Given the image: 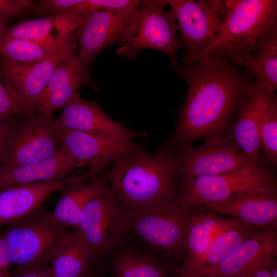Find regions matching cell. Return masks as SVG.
Returning <instances> with one entry per match:
<instances>
[{"label":"cell","mask_w":277,"mask_h":277,"mask_svg":"<svg viewBox=\"0 0 277 277\" xmlns=\"http://www.w3.org/2000/svg\"><path fill=\"white\" fill-rule=\"evenodd\" d=\"M188 84L178 123L169 142L174 147L204 140L227 141V132L238 103L253 81L226 56L205 54L198 61L173 68Z\"/></svg>","instance_id":"obj_1"},{"label":"cell","mask_w":277,"mask_h":277,"mask_svg":"<svg viewBox=\"0 0 277 277\" xmlns=\"http://www.w3.org/2000/svg\"><path fill=\"white\" fill-rule=\"evenodd\" d=\"M175 152L168 142L153 152L142 149L113 163L105 180L126 209L157 202L179 189Z\"/></svg>","instance_id":"obj_2"},{"label":"cell","mask_w":277,"mask_h":277,"mask_svg":"<svg viewBox=\"0 0 277 277\" xmlns=\"http://www.w3.org/2000/svg\"><path fill=\"white\" fill-rule=\"evenodd\" d=\"M194 209L185 202L178 189L157 202L126 209V219L129 230L158 249L166 260H176L185 250Z\"/></svg>","instance_id":"obj_3"},{"label":"cell","mask_w":277,"mask_h":277,"mask_svg":"<svg viewBox=\"0 0 277 277\" xmlns=\"http://www.w3.org/2000/svg\"><path fill=\"white\" fill-rule=\"evenodd\" d=\"M71 232L42 207L8 225L1 235L8 245L14 274L50 265Z\"/></svg>","instance_id":"obj_4"},{"label":"cell","mask_w":277,"mask_h":277,"mask_svg":"<svg viewBox=\"0 0 277 277\" xmlns=\"http://www.w3.org/2000/svg\"><path fill=\"white\" fill-rule=\"evenodd\" d=\"M166 1H141L127 19L115 44L116 52L128 60L138 52L152 49L165 53L173 68L179 64L176 57L182 47L177 36L179 30L171 10L166 11Z\"/></svg>","instance_id":"obj_5"},{"label":"cell","mask_w":277,"mask_h":277,"mask_svg":"<svg viewBox=\"0 0 277 277\" xmlns=\"http://www.w3.org/2000/svg\"><path fill=\"white\" fill-rule=\"evenodd\" d=\"M220 32L204 55H253L261 35L277 21L276 0L222 1Z\"/></svg>","instance_id":"obj_6"},{"label":"cell","mask_w":277,"mask_h":277,"mask_svg":"<svg viewBox=\"0 0 277 277\" xmlns=\"http://www.w3.org/2000/svg\"><path fill=\"white\" fill-rule=\"evenodd\" d=\"M185 202L197 208L232 196L276 191L274 168L250 163L243 168L219 175L196 177L179 185Z\"/></svg>","instance_id":"obj_7"},{"label":"cell","mask_w":277,"mask_h":277,"mask_svg":"<svg viewBox=\"0 0 277 277\" xmlns=\"http://www.w3.org/2000/svg\"><path fill=\"white\" fill-rule=\"evenodd\" d=\"M180 30L183 63L198 61L218 36L224 21L222 1L166 0Z\"/></svg>","instance_id":"obj_8"},{"label":"cell","mask_w":277,"mask_h":277,"mask_svg":"<svg viewBox=\"0 0 277 277\" xmlns=\"http://www.w3.org/2000/svg\"><path fill=\"white\" fill-rule=\"evenodd\" d=\"M76 229L97 259L129 230L126 208L108 185L86 205Z\"/></svg>","instance_id":"obj_9"},{"label":"cell","mask_w":277,"mask_h":277,"mask_svg":"<svg viewBox=\"0 0 277 277\" xmlns=\"http://www.w3.org/2000/svg\"><path fill=\"white\" fill-rule=\"evenodd\" d=\"M77 30L55 52L35 64L22 66L0 57L1 80L24 107L26 117L34 116L37 104L59 62L74 53L77 48Z\"/></svg>","instance_id":"obj_10"},{"label":"cell","mask_w":277,"mask_h":277,"mask_svg":"<svg viewBox=\"0 0 277 277\" xmlns=\"http://www.w3.org/2000/svg\"><path fill=\"white\" fill-rule=\"evenodd\" d=\"M175 164L179 185L196 177L219 175L251 163L232 141L200 146L175 147Z\"/></svg>","instance_id":"obj_11"},{"label":"cell","mask_w":277,"mask_h":277,"mask_svg":"<svg viewBox=\"0 0 277 277\" xmlns=\"http://www.w3.org/2000/svg\"><path fill=\"white\" fill-rule=\"evenodd\" d=\"M62 147L60 130L52 114L23 117L16 126L5 165L18 166L44 160Z\"/></svg>","instance_id":"obj_12"},{"label":"cell","mask_w":277,"mask_h":277,"mask_svg":"<svg viewBox=\"0 0 277 277\" xmlns=\"http://www.w3.org/2000/svg\"><path fill=\"white\" fill-rule=\"evenodd\" d=\"M62 146L94 172L142 150L132 139L59 128Z\"/></svg>","instance_id":"obj_13"},{"label":"cell","mask_w":277,"mask_h":277,"mask_svg":"<svg viewBox=\"0 0 277 277\" xmlns=\"http://www.w3.org/2000/svg\"><path fill=\"white\" fill-rule=\"evenodd\" d=\"M140 1L136 0L123 8L95 11L78 27L76 56L87 72L97 55L108 46L115 44Z\"/></svg>","instance_id":"obj_14"},{"label":"cell","mask_w":277,"mask_h":277,"mask_svg":"<svg viewBox=\"0 0 277 277\" xmlns=\"http://www.w3.org/2000/svg\"><path fill=\"white\" fill-rule=\"evenodd\" d=\"M269 92L254 78L250 91L238 103L236 121L231 132L226 136L227 140L235 143L254 164H268L261 151L259 125Z\"/></svg>","instance_id":"obj_15"},{"label":"cell","mask_w":277,"mask_h":277,"mask_svg":"<svg viewBox=\"0 0 277 277\" xmlns=\"http://www.w3.org/2000/svg\"><path fill=\"white\" fill-rule=\"evenodd\" d=\"M58 128L96 135L132 139L143 134L125 128L108 116L96 101L84 100L75 93L54 120Z\"/></svg>","instance_id":"obj_16"},{"label":"cell","mask_w":277,"mask_h":277,"mask_svg":"<svg viewBox=\"0 0 277 277\" xmlns=\"http://www.w3.org/2000/svg\"><path fill=\"white\" fill-rule=\"evenodd\" d=\"M77 176L0 190V227L14 223L37 211L51 195Z\"/></svg>","instance_id":"obj_17"},{"label":"cell","mask_w":277,"mask_h":277,"mask_svg":"<svg viewBox=\"0 0 277 277\" xmlns=\"http://www.w3.org/2000/svg\"><path fill=\"white\" fill-rule=\"evenodd\" d=\"M204 207L215 213L234 216L253 229H277V191L237 195Z\"/></svg>","instance_id":"obj_18"},{"label":"cell","mask_w":277,"mask_h":277,"mask_svg":"<svg viewBox=\"0 0 277 277\" xmlns=\"http://www.w3.org/2000/svg\"><path fill=\"white\" fill-rule=\"evenodd\" d=\"M85 166L62 146L56 153L44 160L23 165L1 166L0 190L65 178L74 169Z\"/></svg>","instance_id":"obj_19"},{"label":"cell","mask_w":277,"mask_h":277,"mask_svg":"<svg viewBox=\"0 0 277 277\" xmlns=\"http://www.w3.org/2000/svg\"><path fill=\"white\" fill-rule=\"evenodd\" d=\"M107 186L105 178L98 179L96 173L91 170L78 175L58 191L60 193L59 198L51 212L53 217L63 226L76 229L80 215L86 205Z\"/></svg>","instance_id":"obj_20"},{"label":"cell","mask_w":277,"mask_h":277,"mask_svg":"<svg viewBox=\"0 0 277 277\" xmlns=\"http://www.w3.org/2000/svg\"><path fill=\"white\" fill-rule=\"evenodd\" d=\"M260 230L246 225L236 218L227 220L202 255L189 265L178 267L179 277H203L245 240Z\"/></svg>","instance_id":"obj_21"},{"label":"cell","mask_w":277,"mask_h":277,"mask_svg":"<svg viewBox=\"0 0 277 277\" xmlns=\"http://www.w3.org/2000/svg\"><path fill=\"white\" fill-rule=\"evenodd\" d=\"M277 229L260 230L241 243L203 277H237L253 264L276 257Z\"/></svg>","instance_id":"obj_22"},{"label":"cell","mask_w":277,"mask_h":277,"mask_svg":"<svg viewBox=\"0 0 277 277\" xmlns=\"http://www.w3.org/2000/svg\"><path fill=\"white\" fill-rule=\"evenodd\" d=\"M235 66L253 75L269 92L277 89V21L261 35L254 54L227 56Z\"/></svg>","instance_id":"obj_23"},{"label":"cell","mask_w":277,"mask_h":277,"mask_svg":"<svg viewBox=\"0 0 277 277\" xmlns=\"http://www.w3.org/2000/svg\"><path fill=\"white\" fill-rule=\"evenodd\" d=\"M97 260L75 229L54 256L50 266L54 277H92Z\"/></svg>","instance_id":"obj_24"},{"label":"cell","mask_w":277,"mask_h":277,"mask_svg":"<svg viewBox=\"0 0 277 277\" xmlns=\"http://www.w3.org/2000/svg\"><path fill=\"white\" fill-rule=\"evenodd\" d=\"M76 30H69L53 16H41L8 26L0 38V43L12 39L57 43L65 41Z\"/></svg>","instance_id":"obj_25"},{"label":"cell","mask_w":277,"mask_h":277,"mask_svg":"<svg viewBox=\"0 0 277 277\" xmlns=\"http://www.w3.org/2000/svg\"><path fill=\"white\" fill-rule=\"evenodd\" d=\"M227 220L204 207L195 208L187 233L184 262L187 266L202 255Z\"/></svg>","instance_id":"obj_26"},{"label":"cell","mask_w":277,"mask_h":277,"mask_svg":"<svg viewBox=\"0 0 277 277\" xmlns=\"http://www.w3.org/2000/svg\"><path fill=\"white\" fill-rule=\"evenodd\" d=\"M114 277H179L178 268L134 251L118 254L112 265Z\"/></svg>","instance_id":"obj_27"},{"label":"cell","mask_w":277,"mask_h":277,"mask_svg":"<svg viewBox=\"0 0 277 277\" xmlns=\"http://www.w3.org/2000/svg\"><path fill=\"white\" fill-rule=\"evenodd\" d=\"M76 31L65 41L57 43L15 39L4 41L0 43V57L22 66L35 64L55 52Z\"/></svg>","instance_id":"obj_28"},{"label":"cell","mask_w":277,"mask_h":277,"mask_svg":"<svg viewBox=\"0 0 277 277\" xmlns=\"http://www.w3.org/2000/svg\"><path fill=\"white\" fill-rule=\"evenodd\" d=\"M259 137L262 154L272 167L277 165V97L269 92L259 125Z\"/></svg>","instance_id":"obj_29"},{"label":"cell","mask_w":277,"mask_h":277,"mask_svg":"<svg viewBox=\"0 0 277 277\" xmlns=\"http://www.w3.org/2000/svg\"><path fill=\"white\" fill-rule=\"evenodd\" d=\"M88 86L96 91H100L91 78L81 77L72 81L52 91L36 106L34 115L51 114L64 109L73 95L82 87Z\"/></svg>","instance_id":"obj_30"},{"label":"cell","mask_w":277,"mask_h":277,"mask_svg":"<svg viewBox=\"0 0 277 277\" xmlns=\"http://www.w3.org/2000/svg\"><path fill=\"white\" fill-rule=\"evenodd\" d=\"M81 77L91 78L89 72L85 70L76 55L71 53L64 57L52 72L37 106L52 91Z\"/></svg>","instance_id":"obj_31"},{"label":"cell","mask_w":277,"mask_h":277,"mask_svg":"<svg viewBox=\"0 0 277 277\" xmlns=\"http://www.w3.org/2000/svg\"><path fill=\"white\" fill-rule=\"evenodd\" d=\"M23 117L10 115L0 117V166L8 161L16 126Z\"/></svg>","instance_id":"obj_32"},{"label":"cell","mask_w":277,"mask_h":277,"mask_svg":"<svg viewBox=\"0 0 277 277\" xmlns=\"http://www.w3.org/2000/svg\"><path fill=\"white\" fill-rule=\"evenodd\" d=\"M10 115L27 117V114L17 96L4 85L0 77V117Z\"/></svg>","instance_id":"obj_33"},{"label":"cell","mask_w":277,"mask_h":277,"mask_svg":"<svg viewBox=\"0 0 277 277\" xmlns=\"http://www.w3.org/2000/svg\"><path fill=\"white\" fill-rule=\"evenodd\" d=\"M82 0H41L37 3L34 14L51 15L59 19Z\"/></svg>","instance_id":"obj_34"},{"label":"cell","mask_w":277,"mask_h":277,"mask_svg":"<svg viewBox=\"0 0 277 277\" xmlns=\"http://www.w3.org/2000/svg\"><path fill=\"white\" fill-rule=\"evenodd\" d=\"M36 5L33 0H0V17L15 18L31 15Z\"/></svg>","instance_id":"obj_35"},{"label":"cell","mask_w":277,"mask_h":277,"mask_svg":"<svg viewBox=\"0 0 277 277\" xmlns=\"http://www.w3.org/2000/svg\"><path fill=\"white\" fill-rule=\"evenodd\" d=\"M271 258L261 260L249 266L237 277H271L269 267Z\"/></svg>","instance_id":"obj_36"},{"label":"cell","mask_w":277,"mask_h":277,"mask_svg":"<svg viewBox=\"0 0 277 277\" xmlns=\"http://www.w3.org/2000/svg\"><path fill=\"white\" fill-rule=\"evenodd\" d=\"M89 7L94 11L112 10L129 6L136 0H86Z\"/></svg>","instance_id":"obj_37"},{"label":"cell","mask_w":277,"mask_h":277,"mask_svg":"<svg viewBox=\"0 0 277 277\" xmlns=\"http://www.w3.org/2000/svg\"><path fill=\"white\" fill-rule=\"evenodd\" d=\"M11 256L7 243L0 234V277H11Z\"/></svg>","instance_id":"obj_38"},{"label":"cell","mask_w":277,"mask_h":277,"mask_svg":"<svg viewBox=\"0 0 277 277\" xmlns=\"http://www.w3.org/2000/svg\"><path fill=\"white\" fill-rule=\"evenodd\" d=\"M11 277H54V275L50 265H48L25 272L15 274Z\"/></svg>","instance_id":"obj_39"},{"label":"cell","mask_w":277,"mask_h":277,"mask_svg":"<svg viewBox=\"0 0 277 277\" xmlns=\"http://www.w3.org/2000/svg\"><path fill=\"white\" fill-rule=\"evenodd\" d=\"M13 18L11 17H0V38L3 34L6 28L8 26V24Z\"/></svg>","instance_id":"obj_40"},{"label":"cell","mask_w":277,"mask_h":277,"mask_svg":"<svg viewBox=\"0 0 277 277\" xmlns=\"http://www.w3.org/2000/svg\"><path fill=\"white\" fill-rule=\"evenodd\" d=\"M208 277H216V276H208Z\"/></svg>","instance_id":"obj_41"}]
</instances>
